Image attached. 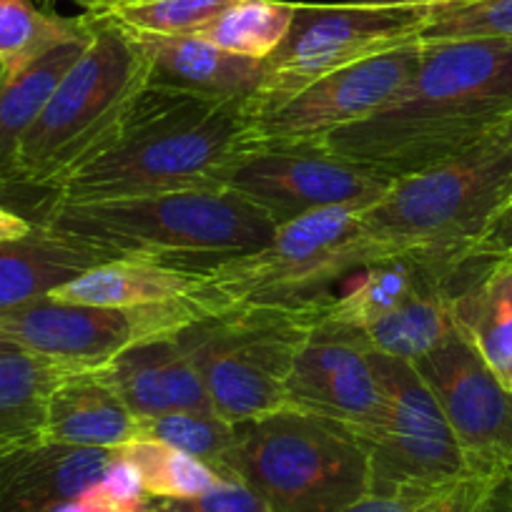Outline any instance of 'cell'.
Masks as SVG:
<instances>
[{
    "mask_svg": "<svg viewBox=\"0 0 512 512\" xmlns=\"http://www.w3.org/2000/svg\"><path fill=\"white\" fill-rule=\"evenodd\" d=\"M505 512H512V465H510V470H507V505H505Z\"/></svg>",
    "mask_w": 512,
    "mask_h": 512,
    "instance_id": "cell-41",
    "label": "cell"
},
{
    "mask_svg": "<svg viewBox=\"0 0 512 512\" xmlns=\"http://www.w3.org/2000/svg\"><path fill=\"white\" fill-rule=\"evenodd\" d=\"M136 3H144V0H121L118 6H136ZM113 11H116V8H113Z\"/></svg>",
    "mask_w": 512,
    "mask_h": 512,
    "instance_id": "cell-43",
    "label": "cell"
},
{
    "mask_svg": "<svg viewBox=\"0 0 512 512\" xmlns=\"http://www.w3.org/2000/svg\"><path fill=\"white\" fill-rule=\"evenodd\" d=\"M430 282L450 284V279L437 274L427 264L417 259H387V262L369 264L359 269V277L344 294L334 297L327 307L319 312L317 322L337 324V327L362 329L372 327L374 322L395 312L407 302L417 289Z\"/></svg>",
    "mask_w": 512,
    "mask_h": 512,
    "instance_id": "cell-25",
    "label": "cell"
},
{
    "mask_svg": "<svg viewBox=\"0 0 512 512\" xmlns=\"http://www.w3.org/2000/svg\"><path fill=\"white\" fill-rule=\"evenodd\" d=\"M497 139L502 141V144H507V146H512V116L507 118L505 123H502L500 128H497Z\"/></svg>",
    "mask_w": 512,
    "mask_h": 512,
    "instance_id": "cell-38",
    "label": "cell"
},
{
    "mask_svg": "<svg viewBox=\"0 0 512 512\" xmlns=\"http://www.w3.org/2000/svg\"><path fill=\"white\" fill-rule=\"evenodd\" d=\"M136 437L169 442L206 462L224 480H236V425L216 410H174L156 417H136Z\"/></svg>",
    "mask_w": 512,
    "mask_h": 512,
    "instance_id": "cell-29",
    "label": "cell"
},
{
    "mask_svg": "<svg viewBox=\"0 0 512 512\" xmlns=\"http://www.w3.org/2000/svg\"><path fill=\"white\" fill-rule=\"evenodd\" d=\"M317 319L319 312L241 309L189 324L174 339L199 372L211 407L239 425L289 410V369Z\"/></svg>",
    "mask_w": 512,
    "mask_h": 512,
    "instance_id": "cell-8",
    "label": "cell"
},
{
    "mask_svg": "<svg viewBox=\"0 0 512 512\" xmlns=\"http://www.w3.org/2000/svg\"><path fill=\"white\" fill-rule=\"evenodd\" d=\"M467 3H477V0H430L432 8H455V6H467Z\"/></svg>",
    "mask_w": 512,
    "mask_h": 512,
    "instance_id": "cell-39",
    "label": "cell"
},
{
    "mask_svg": "<svg viewBox=\"0 0 512 512\" xmlns=\"http://www.w3.org/2000/svg\"><path fill=\"white\" fill-rule=\"evenodd\" d=\"M93 26V13L63 18L41 11L33 0H0V66L13 76L61 43L88 36Z\"/></svg>",
    "mask_w": 512,
    "mask_h": 512,
    "instance_id": "cell-27",
    "label": "cell"
},
{
    "mask_svg": "<svg viewBox=\"0 0 512 512\" xmlns=\"http://www.w3.org/2000/svg\"><path fill=\"white\" fill-rule=\"evenodd\" d=\"M422 61L420 41L314 78L299 91L264 106H249L262 149H319L327 136L364 121L392 101Z\"/></svg>",
    "mask_w": 512,
    "mask_h": 512,
    "instance_id": "cell-11",
    "label": "cell"
},
{
    "mask_svg": "<svg viewBox=\"0 0 512 512\" xmlns=\"http://www.w3.org/2000/svg\"><path fill=\"white\" fill-rule=\"evenodd\" d=\"M149 512H151V510H149Z\"/></svg>",
    "mask_w": 512,
    "mask_h": 512,
    "instance_id": "cell-45",
    "label": "cell"
},
{
    "mask_svg": "<svg viewBox=\"0 0 512 512\" xmlns=\"http://www.w3.org/2000/svg\"><path fill=\"white\" fill-rule=\"evenodd\" d=\"M151 512H272V507L246 482L221 480L204 495L189 500H156Z\"/></svg>",
    "mask_w": 512,
    "mask_h": 512,
    "instance_id": "cell-34",
    "label": "cell"
},
{
    "mask_svg": "<svg viewBox=\"0 0 512 512\" xmlns=\"http://www.w3.org/2000/svg\"><path fill=\"white\" fill-rule=\"evenodd\" d=\"M262 151L249 101H216L179 88L141 91L116 134L51 186V204L216 191Z\"/></svg>",
    "mask_w": 512,
    "mask_h": 512,
    "instance_id": "cell-2",
    "label": "cell"
},
{
    "mask_svg": "<svg viewBox=\"0 0 512 512\" xmlns=\"http://www.w3.org/2000/svg\"><path fill=\"white\" fill-rule=\"evenodd\" d=\"M98 369L134 417L214 410L199 372L174 337L131 344Z\"/></svg>",
    "mask_w": 512,
    "mask_h": 512,
    "instance_id": "cell-17",
    "label": "cell"
},
{
    "mask_svg": "<svg viewBox=\"0 0 512 512\" xmlns=\"http://www.w3.org/2000/svg\"><path fill=\"white\" fill-rule=\"evenodd\" d=\"M294 11L297 3L284 0H236L196 36L221 51L267 61L287 38Z\"/></svg>",
    "mask_w": 512,
    "mask_h": 512,
    "instance_id": "cell-30",
    "label": "cell"
},
{
    "mask_svg": "<svg viewBox=\"0 0 512 512\" xmlns=\"http://www.w3.org/2000/svg\"><path fill=\"white\" fill-rule=\"evenodd\" d=\"M116 452L139 470L146 492L154 500H189L204 495L224 480L206 462L196 460L194 455L169 442L136 437Z\"/></svg>",
    "mask_w": 512,
    "mask_h": 512,
    "instance_id": "cell-31",
    "label": "cell"
},
{
    "mask_svg": "<svg viewBox=\"0 0 512 512\" xmlns=\"http://www.w3.org/2000/svg\"><path fill=\"white\" fill-rule=\"evenodd\" d=\"M91 38L93 31L88 36L61 43L28 68L0 81V201L11 196L13 164L23 136L38 121L46 103L56 93L58 83L81 58Z\"/></svg>",
    "mask_w": 512,
    "mask_h": 512,
    "instance_id": "cell-22",
    "label": "cell"
},
{
    "mask_svg": "<svg viewBox=\"0 0 512 512\" xmlns=\"http://www.w3.org/2000/svg\"><path fill=\"white\" fill-rule=\"evenodd\" d=\"M505 38L512 41V0H477L467 6L435 8L422 28L420 43Z\"/></svg>",
    "mask_w": 512,
    "mask_h": 512,
    "instance_id": "cell-33",
    "label": "cell"
},
{
    "mask_svg": "<svg viewBox=\"0 0 512 512\" xmlns=\"http://www.w3.org/2000/svg\"><path fill=\"white\" fill-rule=\"evenodd\" d=\"M512 146L497 136L440 166L392 181L357 221V234L387 259H417L452 279L505 204Z\"/></svg>",
    "mask_w": 512,
    "mask_h": 512,
    "instance_id": "cell-4",
    "label": "cell"
},
{
    "mask_svg": "<svg viewBox=\"0 0 512 512\" xmlns=\"http://www.w3.org/2000/svg\"><path fill=\"white\" fill-rule=\"evenodd\" d=\"M412 81L387 106L344 126L319 151L384 181L457 159L512 116V41L465 38L420 43Z\"/></svg>",
    "mask_w": 512,
    "mask_h": 512,
    "instance_id": "cell-1",
    "label": "cell"
},
{
    "mask_svg": "<svg viewBox=\"0 0 512 512\" xmlns=\"http://www.w3.org/2000/svg\"><path fill=\"white\" fill-rule=\"evenodd\" d=\"M412 364L450 422L470 470L507 475L512 465V390L457 329Z\"/></svg>",
    "mask_w": 512,
    "mask_h": 512,
    "instance_id": "cell-13",
    "label": "cell"
},
{
    "mask_svg": "<svg viewBox=\"0 0 512 512\" xmlns=\"http://www.w3.org/2000/svg\"><path fill=\"white\" fill-rule=\"evenodd\" d=\"M113 450L36 440L0 452V512H48L101 480Z\"/></svg>",
    "mask_w": 512,
    "mask_h": 512,
    "instance_id": "cell-16",
    "label": "cell"
},
{
    "mask_svg": "<svg viewBox=\"0 0 512 512\" xmlns=\"http://www.w3.org/2000/svg\"><path fill=\"white\" fill-rule=\"evenodd\" d=\"M374 367L387 412L374 430L357 437L367 452L369 492L437 487L472 472L415 364L374 352Z\"/></svg>",
    "mask_w": 512,
    "mask_h": 512,
    "instance_id": "cell-10",
    "label": "cell"
},
{
    "mask_svg": "<svg viewBox=\"0 0 512 512\" xmlns=\"http://www.w3.org/2000/svg\"><path fill=\"white\" fill-rule=\"evenodd\" d=\"M455 329L512 390V259L482 264L480 277L450 297Z\"/></svg>",
    "mask_w": 512,
    "mask_h": 512,
    "instance_id": "cell-21",
    "label": "cell"
},
{
    "mask_svg": "<svg viewBox=\"0 0 512 512\" xmlns=\"http://www.w3.org/2000/svg\"><path fill=\"white\" fill-rule=\"evenodd\" d=\"M76 364L33 352L0 357V452L43 440L48 397Z\"/></svg>",
    "mask_w": 512,
    "mask_h": 512,
    "instance_id": "cell-24",
    "label": "cell"
},
{
    "mask_svg": "<svg viewBox=\"0 0 512 512\" xmlns=\"http://www.w3.org/2000/svg\"><path fill=\"white\" fill-rule=\"evenodd\" d=\"M450 297V284H425L402 307L359 334L372 352L417 362L455 332Z\"/></svg>",
    "mask_w": 512,
    "mask_h": 512,
    "instance_id": "cell-26",
    "label": "cell"
},
{
    "mask_svg": "<svg viewBox=\"0 0 512 512\" xmlns=\"http://www.w3.org/2000/svg\"><path fill=\"white\" fill-rule=\"evenodd\" d=\"M289 410L307 412L344 427L352 437L367 435L384 420L387 397L374 367V352L357 329L317 322L287 377Z\"/></svg>",
    "mask_w": 512,
    "mask_h": 512,
    "instance_id": "cell-14",
    "label": "cell"
},
{
    "mask_svg": "<svg viewBox=\"0 0 512 512\" xmlns=\"http://www.w3.org/2000/svg\"><path fill=\"white\" fill-rule=\"evenodd\" d=\"M497 259H512V201L495 211L487 229L472 246L470 267H482Z\"/></svg>",
    "mask_w": 512,
    "mask_h": 512,
    "instance_id": "cell-35",
    "label": "cell"
},
{
    "mask_svg": "<svg viewBox=\"0 0 512 512\" xmlns=\"http://www.w3.org/2000/svg\"><path fill=\"white\" fill-rule=\"evenodd\" d=\"M430 0L297 3L282 46L264 61V76L249 106L274 103L314 78L420 41Z\"/></svg>",
    "mask_w": 512,
    "mask_h": 512,
    "instance_id": "cell-9",
    "label": "cell"
},
{
    "mask_svg": "<svg viewBox=\"0 0 512 512\" xmlns=\"http://www.w3.org/2000/svg\"><path fill=\"white\" fill-rule=\"evenodd\" d=\"M234 475L272 512H342L369 492L357 437L297 410L236 425Z\"/></svg>",
    "mask_w": 512,
    "mask_h": 512,
    "instance_id": "cell-7",
    "label": "cell"
},
{
    "mask_svg": "<svg viewBox=\"0 0 512 512\" xmlns=\"http://www.w3.org/2000/svg\"><path fill=\"white\" fill-rule=\"evenodd\" d=\"M33 221L28 216L18 214V211L8 209L6 204H0V244L6 241H18L33 231Z\"/></svg>",
    "mask_w": 512,
    "mask_h": 512,
    "instance_id": "cell-36",
    "label": "cell"
},
{
    "mask_svg": "<svg viewBox=\"0 0 512 512\" xmlns=\"http://www.w3.org/2000/svg\"><path fill=\"white\" fill-rule=\"evenodd\" d=\"M93 16L91 43L18 146L8 199L21 191L48 194L63 174L116 134L149 86V61L131 31L111 13Z\"/></svg>",
    "mask_w": 512,
    "mask_h": 512,
    "instance_id": "cell-6",
    "label": "cell"
},
{
    "mask_svg": "<svg viewBox=\"0 0 512 512\" xmlns=\"http://www.w3.org/2000/svg\"><path fill=\"white\" fill-rule=\"evenodd\" d=\"M196 317L184 302L139 309H106L51 297L0 312V337L58 362L98 369L131 344L176 337Z\"/></svg>",
    "mask_w": 512,
    "mask_h": 512,
    "instance_id": "cell-12",
    "label": "cell"
},
{
    "mask_svg": "<svg viewBox=\"0 0 512 512\" xmlns=\"http://www.w3.org/2000/svg\"><path fill=\"white\" fill-rule=\"evenodd\" d=\"M507 475L467 472L437 487L367 492L342 512H505Z\"/></svg>",
    "mask_w": 512,
    "mask_h": 512,
    "instance_id": "cell-28",
    "label": "cell"
},
{
    "mask_svg": "<svg viewBox=\"0 0 512 512\" xmlns=\"http://www.w3.org/2000/svg\"><path fill=\"white\" fill-rule=\"evenodd\" d=\"M73 3H78L86 13H111L121 0H73Z\"/></svg>",
    "mask_w": 512,
    "mask_h": 512,
    "instance_id": "cell-37",
    "label": "cell"
},
{
    "mask_svg": "<svg viewBox=\"0 0 512 512\" xmlns=\"http://www.w3.org/2000/svg\"><path fill=\"white\" fill-rule=\"evenodd\" d=\"M196 284L199 274L131 262V259H108L53 289L48 297L56 302L86 304V307L139 309L184 302L194 294Z\"/></svg>",
    "mask_w": 512,
    "mask_h": 512,
    "instance_id": "cell-20",
    "label": "cell"
},
{
    "mask_svg": "<svg viewBox=\"0 0 512 512\" xmlns=\"http://www.w3.org/2000/svg\"><path fill=\"white\" fill-rule=\"evenodd\" d=\"M374 201L299 216L259 249L201 272L186 299L196 322L241 309L322 312L344 277L382 262L357 234L359 216Z\"/></svg>",
    "mask_w": 512,
    "mask_h": 512,
    "instance_id": "cell-5",
    "label": "cell"
},
{
    "mask_svg": "<svg viewBox=\"0 0 512 512\" xmlns=\"http://www.w3.org/2000/svg\"><path fill=\"white\" fill-rule=\"evenodd\" d=\"M390 186L392 181L319 149L256 151L226 181V189L256 206L277 226L332 206L374 201Z\"/></svg>",
    "mask_w": 512,
    "mask_h": 512,
    "instance_id": "cell-15",
    "label": "cell"
},
{
    "mask_svg": "<svg viewBox=\"0 0 512 512\" xmlns=\"http://www.w3.org/2000/svg\"><path fill=\"white\" fill-rule=\"evenodd\" d=\"M507 201H512V169H510V176H507V184H505V204Z\"/></svg>",
    "mask_w": 512,
    "mask_h": 512,
    "instance_id": "cell-42",
    "label": "cell"
},
{
    "mask_svg": "<svg viewBox=\"0 0 512 512\" xmlns=\"http://www.w3.org/2000/svg\"><path fill=\"white\" fill-rule=\"evenodd\" d=\"M98 262V256L36 224L23 239L0 244V312L48 297Z\"/></svg>",
    "mask_w": 512,
    "mask_h": 512,
    "instance_id": "cell-23",
    "label": "cell"
},
{
    "mask_svg": "<svg viewBox=\"0 0 512 512\" xmlns=\"http://www.w3.org/2000/svg\"><path fill=\"white\" fill-rule=\"evenodd\" d=\"M36 224L88 254L201 274L267 244L269 216L229 189L51 204Z\"/></svg>",
    "mask_w": 512,
    "mask_h": 512,
    "instance_id": "cell-3",
    "label": "cell"
},
{
    "mask_svg": "<svg viewBox=\"0 0 512 512\" xmlns=\"http://www.w3.org/2000/svg\"><path fill=\"white\" fill-rule=\"evenodd\" d=\"M236 0H144L111 11L121 26L159 36H196Z\"/></svg>",
    "mask_w": 512,
    "mask_h": 512,
    "instance_id": "cell-32",
    "label": "cell"
},
{
    "mask_svg": "<svg viewBox=\"0 0 512 512\" xmlns=\"http://www.w3.org/2000/svg\"><path fill=\"white\" fill-rule=\"evenodd\" d=\"M131 31V28H128ZM149 61V83L216 101H249L264 76V61L221 51L199 36L131 31Z\"/></svg>",
    "mask_w": 512,
    "mask_h": 512,
    "instance_id": "cell-18",
    "label": "cell"
},
{
    "mask_svg": "<svg viewBox=\"0 0 512 512\" xmlns=\"http://www.w3.org/2000/svg\"><path fill=\"white\" fill-rule=\"evenodd\" d=\"M3 78H6V71H3V66H0V81H3Z\"/></svg>",
    "mask_w": 512,
    "mask_h": 512,
    "instance_id": "cell-44",
    "label": "cell"
},
{
    "mask_svg": "<svg viewBox=\"0 0 512 512\" xmlns=\"http://www.w3.org/2000/svg\"><path fill=\"white\" fill-rule=\"evenodd\" d=\"M43 440L93 450H118L136 440V417L128 412L101 369H76L48 397Z\"/></svg>",
    "mask_w": 512,
    "mask_h": 512,
    "instance_id": "cell-19",
    "label": "cell"
},
{
    "mask_svg": "<svg viewBox=\"0 0 512 512\" xmlns=\"http://www.w3.org/2000/svg\"><path fill=\"white\" fill-rule=\"evenodd\" d=\"M16 352H26V349H21L18 344L8 342V339L0 337V357H6V354H16Z\"/></svg>",
    "mask_w": 512,
    "mask_h": 512,
    "instance_id": "cell-40",
    "label": "cell"
}]
</instances>
